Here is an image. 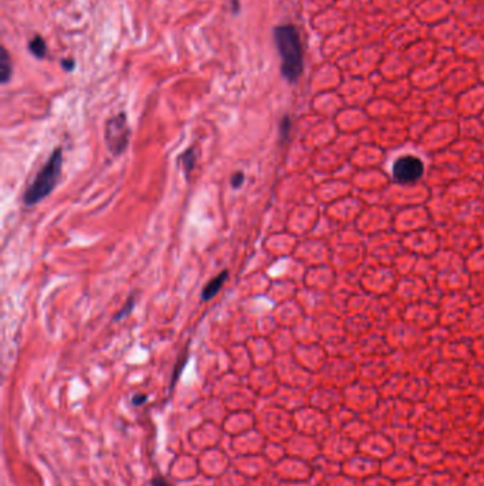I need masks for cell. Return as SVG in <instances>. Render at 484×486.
<instances>
[{"instance_id":"obj_1","label":"cell","mask_w":484,"mask_h":486,"mask_svg":"<svg viewBox=\"0 0 484 486\" xmlns=\"http://www.w3.org/2000/svg\"><path fill=\"white\" fill-rule=\"evenodd\" d=\"M273 36L281 58V76L288 83H296L304 69L299 30L293 24H281L274 27Z\"/></svg>"},{"instance_id":"obj_9","label":"cell","mask_w":484,"mask_h":486,"mask_svg":"<svg viewBox=\"0 0 484 486\" xmlns=\"http://www.w3.org/2000/svg\"><path fill=\"white\" fill-rule=\"evenodd\" d=\"M134 307H135V298H134V296H130V298L126 299L125 305L121 307V310L114 316L112 320H114V321H119V320L128 317V316L131 314V311L134 310Z\"/></svg>"},{"instance_id":"obj_6","label":"cell","mask_w":484,"mask_h":486,"mask_svg":"<svg viewBox=\"0 0 484 486\" xmlns=\"http://www.w3.org/2000/svg\"><path fill=\"white\" fill-rule=\"evenodd\" d=\"M229 277V272L228 270H223L222 273H219L216 277H213L202 290V295H201V299L203 302H209L212 300L219 291L220 289L223 287V284L226 283V280H228Z\"/></svg>"},{"instance_id":"obj_5","label":"cell","mask_w":484,"mask_h":486,"mask_svg":"<svg viewBox=\"0 0 484 486\" xmlns=\"http://www.w3.org/2000/svg\"><path fill=\"white\" fill-rule=\"evenodd\" d=\"M198 156H199V151L197 147H189L178 156V164L182 168V171L187 179H189L192 171L195 170Z\"/></svg>"},{"instance_id":"obj_2","label":"cell","mask_w":484,"mask_h":486,"mask_svg":"<svg viewBox=\"0 0 484 486\" xmlns=\"http://www.w3.org/2000/svg\"><path fill=\"white\" fill-rule=\"evenodd\" d=\"M62 170V148L57 147L51 152L46 164L37 172L27 189L23 193V202L26 206L36 205L46 200L50 193L56 189Z\"/></svg>"},{"instance_id":"obj_14","label":"cell","mask_w":484,"mask_h":486,"mask_svg":"<svg viewBox=\"0 0 484 486\" xmlns=\"http://www.w3.org/2000/svg\"><path fill=\"white\" fill-rule=\"evenodd\" d=\"M147 400H148V396H145V394H137V396L133 397V404H134V405H142Z\"/></svg>"},{"instance_id":"obj_8","label":"cell","mask_w":484,"mask_h":486,"mask_svg":"<svg viewBox=\"0 0 484 486\" xmlns=\"http://www.w3.org/2000/svg\"><path fill=\"white\" fill-rule=\"evenodd\" d=\"M28 50L30 53L33 54L36 58H43L46 56V51H47V46H46V42L43 40L42 36H35L33 39L30 40L28 43Z\"/></svg>"},{"instance_id":"obj_12","label":"cell","mask_w":484,"mask_h":486,"mask_svg":"<svg viewBox=\"0 0 484 486\" xmlns=\"http://www.w3.org/2000/svg\"><path fill=\"white\" fill-rule=\"evenodd\" d=\"M152 486H172V485L162 476H156L152 479Z\"/></svg>"},{"instance_id":"obj_15","label":"cell","mask_w":484,"mask_h":486,"mask_svg":"<svg viewBox=\"0 0 484 486\" xmlns=\"http://www.w3.org/2000/svg\"><path fill=\"white\" fill-rule=\"evenodd\" d=\"M232 8H233L235 13L240 12V2H239V0H232Z\"/></svg>"},{"instance_id":"obj_11","label":"cell","mask_w":484,"mask_h":486,"mask_svg":"<svg viewBox=\"0 0 484 486\" xmlns=\"http://www.w3.org/2000/svg\"><path fill=\"white\" fill-rule=\"evenodd\" d=\"M231 184H232V188H233V189L240 188V186L244 184V174H243L242 171L233 174V177H232V179H231Z\"/></svg>"},{"instance_id":"obj_4","label":"cell","mask_w":484,"mask_h":486,"mask_svg":"<svg viewBox=\"0 0 484 486\" xmlns=\"http://www.w3.org/2000/svg\"><path fill=\"white\" fill-rule=\"evenodd\" d=\"M424 162L417 156L403 155L394 162L392 175L398 184H413L424 175Z\"/></svg>"},{"instance_id":"obj_10","label":"cell","mask_w":484,"mask_h":486,"mask_svg":"<svg viewBox=\"0 0 484 486\" xmlns=\"http://www.w3.org/2000/svg\"><path fill=\"white\" fill-rule=\"evenodd\" d=\"M290 127H292V121H290V118H288L287 115L283 117L281 124H280V136H281V140H285V138L288 137Z\"/></svg>"},{"instance_id":"obj_3","label":"cell","mask_w":484,"mask_h":486,"mask_svg":"<svg viewBox=\"0 0 484 486\" xmlns=\"http://www.w3.org/2000/svg\"><path fill=\"white\" fill-rule=\"evenodd\" d=\"M130 137L131 129L130 125H128V118L124 111L118 113L107 121L104 129V141L108 151L114 156H119L126 151L128 145H130Z\"/></svg>"},{"instance_id":"obj_7","label":"cell","mask_w":484,"mask_h":486,"mask_svg":"<svg viewBox=\"0 0 484 486\" xmlns=\"http://www.w3.org/2000/svg\"><path fill=\"white\" fill-rule=\"evenodd\" d=\"M13 74V67H12V60L8 53V50L3 47L2 49V56H0V80L3 84H6Z\"/></svg>"},{"instance_id":"obj_13","label":"cell","mask_w":484,"mask_h":486,"mask_svg":"<svg viewBox=\"0 0 484 486\" xmlns=\"http://www.w3.org/2000/svg\"><path fill=\"white\" fill-rule=\"evenodd\" d=\"M61 66L64 67V70H67V72H73V69H74V60H73V58L62 60V61H61Z\"/></svg>"}]
</instances>
